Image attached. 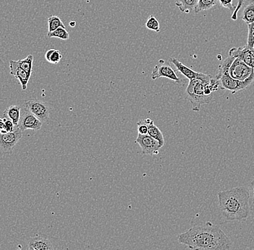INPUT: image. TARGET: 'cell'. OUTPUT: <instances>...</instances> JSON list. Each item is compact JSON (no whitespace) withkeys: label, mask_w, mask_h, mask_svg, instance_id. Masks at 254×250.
<instances>
[{"label":"cell","mask_w":254,"mask_h":250,"mask_svg":"<svg viewBox=\"0 0 254 250\" xmlns=\"http://www.w3.org/2000/svg\"><path fill=\"white\" fill-rule=\"evenodd\" d=\"M217 80H218L220 83V89L228 90L231 92L232 94H236L238 92L246 90L254 82V72L251 77L245 81H239L232 78L228 72L224 73Z\"/></svg>","instance_id":"4"},{"label":"cell","mask_w":254,"mask_h":250,"mask_svg":"<svg viewBox=\"0 0 254 250\" xmlns=\"http://www.w3.org/2000/svg\"><path fill=\"white\" fill-rule=\"evenodd\" d=\"M9 69H10L11 75L14 76L17 80L20 82L23 90H26L28 86V82H29L31 76L25 71H24L20 66H19L18 61L15 60H10L9 61Z\"/></svg>","instance_id":"13"},{"label":"cell","mask_w":254,"mask_h":250,"mask_svg":"<svg viewBox=\"0 0 254 250\" xmlns=\"http://www.w3.org/2000/svg\"><path fill=\"white\" fill-rule=\"evenodd\" d=\"M55 248L50 239L44 234L31 237L28 242V250H53Z\"/></svg>","instance_id":"12"},{"label":"cell","mask_w":254,"mask_h":250,"mask_svg":"<svg viewBox=\"0 0 254 250\" xmlns=\"http://www.w3.org/2000/svg\"><path fill=\"white\" fill-rule=\"evenodd\" d=\"M217 0H198L197 5L194 9L195 13L212 8L217 4Z\"/></svg>","instance_id":"23"},{"label":"cell","mask_w":254,"mask_h":250,"mask_svg":"<svg viewBox=\"0 0 254 250\" xmlns=\"http://www.w3.org/2000/svg\"><path fill=\"white\" fill-rule=\"evenodd\" d=\"M23 132L18 126H16L12 132L0 133V154H11L23 137Z\"/></svg>","instance_id":"5"},{"label":"cell","mask_w":254,"mask_h":250,"mask_svg":"<svg viewBox=\"0 0 254 250\" xmlns=\"http://www.w3.org/2000/svg\"></svg>","instance_id":"35"},{"label":"cell","mask_w":254,"mask_h":250,"mask_svg":"<svg viewBox=\"0 0 254 250\" xmlns=\"http://www.w3.org/2000/svg\"><path fill=\"white\" fill-rule=\"evenodd\" d=\"M220 4L225 8L229 9L232 13L234 12L236 6H235L233 3V0H219Z\"/></svg>","instance_id":"29"},{"label":"cell","mask_w":254,"mask_h":250,"mask_svg":"<svg viewBox=\"0 0 254 250\" xmlns=\"http://www.w3.org/2000/svg\"><path fill=\"white\" fill-rule=\"evenodd\" d=\"M241 19L246 24L249 25L254 22V0H251L250 2L246 6L243 11Z\"/></svg>","instance_id":"18"},{"label":"cell","mask_w":254,"mask_h":250,"mask_svg":"<svg viewBox=\"0 0 254 250\" xmlns=\"http://www.w3.org/2000/svg\"><path fill=\"white\" fill-rule=\"evenodd\" d=\"M178 241L190 250H228L232 247L229 237L211 222L190 228L179 235Z\"/></svg>","instance_id":"1"},{"label":"cell","mask_w":254,"mask_h":250,"mask_svg":"<svg viewBox=\"0 0 254 250\" xmlns=\"http://www.w3.org/2000/svg\"><path fill=\"white\" fill-rule=\"evenodd\" d=\"M0 133H5V131H4V123H3L2 120L0 121Z\"/></svg>","instance_id":"32"},{"label":"cell","mask_w":254,"mask_h":250,"mask_svg":"<svg viewBox=\"0 0 254 250\" xmlns=\"http://www.w3.org/2000/svg\"><path fill=\"white\" fill-rule=\"evenodd\" d=\"M169 60L170 61L176 66L177 70L179 71L181 74H182L183 75L185 76V77L190 80H193V79L195 78H199V77H203V76L205 74L204 73L193 71V69H190V68L188 67V66H186L185 64L181 62L177 58H173L172 57V58H170Z\"/></svg>","instance_id":"14"},{"label":"cell","mask_w":254,"mask_h":250,"mask_svg":"<svg viewBox=\"0 0 254 250\" xmlns=\"http://www.w3.org/2000/svg\"><path fill=\"white\" fill-rule=\"evenodd\" d=\"M235 58H234V57L229 56L220 63V65H219L217 74H216L215 77H214L216 80H218L224 73L228 72L229 71L230 66H231L232 63L234 61Z\"/></svg>","instance_id":"20"},{"label":"cell","mask_w":254,"mask_h":250,"mask_svg":"<svg viewBox=\"0 0 254 250\" xmlns=\"http://www.w3.org/2000/svg\"><path fill=\"white\" fill-rule=\"evenodd\" d=\"M47 37L56 38V39H62V40L67 41L69 39V33L66 31V28H57L53 32H48Z\"/></svg>","instance_id":"22"},{"label":"cell","mask_w":254,"mask_h":250,"mask_svg":"<svg viewBox=\"0 0 254 250\" xmlns=\"http://www.w3.org/2000/svg\"><path fill=\"white\" fill-rule=\"evenodd\" d=\"M249 193L250 210L254 211V180L251 182L250 186H249Z\"/></svg>","instance_id":"28"},{"label":"cell","mask_w":254,"mask_h":250,"mask_svg":"<svg viewBox=\"0 0 254 250\" xmlns=\"http://www.w3.org/2000/svg\"><path fill=\"white\" fill-rule=\"evenodd\" d=\"M75 21H71L70 23H69V25H70V27H71V28H74V27H75Z\"/></svg>","instance_id":"33"},{"label":"cell","mask_w":254,"mask_h":250,"mask_svg":"<svg viewBox=\"0 0 254 250\" xmlns=\"http://www.w3.org/2000/svg\"><path fill=\"white\" fill-rule=\"evenodd\" d=\"M219 207L228 221H246L249 217V193L244 187H236L217 194Z\"/></svg>","instance_id":"2"},{"label":"cell","mask_w":254,"mask_h":250,"mask_svg":"<svg viewBox=\"0 0 254 250\" xmlns=\"http://www.w3.org/2000/svg\"><path fill=\"white\" fill-rule=\"evenodd\" d=\"M249 28L248 33L247 47L249 48H254V22L251 24L247 25Z\"/></svg>","instance_id":"26"},{"label":"cell","mask_w":254,"mask_h":250,"mask_svg":"<svg viewBox=\"0 0 254 250\" xmlns=\"http://www.w3.org/2000/svg\"><path fill=\"white\" fill-rule=\"evenodd\" d=\"M19 66L25 71L30 75H31L32 71H33V56L32 54L28 55L26 58L23 59L19 60Z\"/></svg>","instance_id":"24"},{"label":"cell","mask_w":254,"mask_h":250,"mask_svg":"<svg viewBox=\"0 0 254 250\" xmlns=\"http://www.w3.org/2000/svg\"><path fill=\"white\" fill-rule=\"evenodd\" d=\"M45 58L48 62L52 64H57L63 58V54L60 50L51 49L46 53Z\"/></svg>","instance_id":"19"},{"label":"cell","mask_w":254,"mask_h":250,"mask_svg":"<svg viewBox=\"0 0 254 250\" xmlns=\"http://www.w3.org/2000/svg\"><path fill=\"white\" fill-rule=\"evenodd\" d=\"M138 134L145 135L148 134V126L147 123H146L145 120H142L137 122Z\"/></svg>","instance_id":"27"},{"label":"cell","mask_w":254,"mask_h":250,"mask_svg":"<svg viewBox=\"0 0 254 250\" xmlns=\"http://www.w3.org/2000/svg\"><path fill=\"white\" fill-rule=\"evenodd\" d=\"M145 27L147 29L156 33H159L160 31V23L156 17H154L153 15H150L148 17L145 23Z\"/></svg>","instance_id":"25"},{"label":"cell","mask_w":254,"mask_h":250,"mask_svg":"<svg viewBox=\"0 0 254 250\" xmlns=\"http://www.w3.org/2000/svg\"><path fill=\"white\" fill-rule=\"evenodd\" d=\"M254 72L249 65L244 63L241 58H236L230 66L229 74L232 78L239 81H245L251 77Z\"/></svg>","instance_id":"7"},{"label":"cell","mask_w":254,"mask_h":250,"mask_svg":"<svg viewBox=\"0 0 254 250\" xmlns=\"http://www.w3.org/2000/svg\"><path fill=\"white\" fill-rule=\"evenodd\" d=\"M212 77L210 74H205L199 78L190 80L186 90V93H187V99L190 101L193 111H199L201 105L209 103L213 98V96H206L204 92L206 84L210 82Z\"/></svg>","instance_id":"3"},{"label":"cell","mask_w":254,"mask_h":250,"mask_svg":"<svg viewBox=\"0 0 254 250\" xmlns=\"http://www.w3.org/2000/svg\"><path fill=\"white\" fill-rule=\"evenodd\" d=\"M198 0H175V4L179 7L181 12L190 13L194 11L197 5Z\"/></svg>","instance_id":"17"},{"label":"cell","mask_w":254,"mask_h":250,"mask_svg":"<svg viewBox=\"0 0 254 250\" xmlns=\"http://www.w3.org/2000/svg\"><path fill=\"white\" fill-rule=\"evenodd\" d=\"M229 56L241 58L254 70V48H249L247 46L233 48L229 50Z\"/></svg>","instance_id":"11"},{"label":"cell","mask_w":254,"mask_h":250,"mask_svg":"<svg viewBox=\"0 0 254 250\" xmlns=\"http://www.w3.org/2000/svg\"><path fill=\"white\" fill-rule=\"evenodd\" d=\"M238 2L237 6H236V8L235 9L234 12H233L231 15L232 20H237L238 12H239V10L241 9V7H242V6L244 5L246 0H238Z\"/></svg>","instance_id":"31"},{"label":"cell","mask_w":254,"mask_h":250,"mask_svg":"<svg viewBox=\"0 0 254 250\" xmlns=\"http://www.w3.org/2000/svg\"><path fill=\"white\" fill-rule=\"evenodd\" d=\"M135 143L138 144L142 149V154L151 155V156L158 154L159 150L163 147L158 140L154 139L149 134L142 135V134H138Z\"/></svg>","instance_id":"8"},{"label":"cell","mask_w":254,"mask_h":250,"mask_svg":"<svg viewBox=\"0 0 254 250\" xmlns=\"http://www.w3.org/2000/svg\"><path fill=\"white\" fill-rule=\"evenodd\" d=\"M161 77H166L169 80L174 81L176 83H179L181 82L180 79L178 77L174 69L169 64L165 62L163 59L159 60L158 64L155 65L151 74L152 80H155Z\"/></svg>","instance_id":"9"},{"label":"cell","mask_w":254,"mask_h":250,"mask_svg":"<svg viewBox=\"0 0 254 250\" xmlns=\"http://www.w3.org/2000/svg\"><path fill=\"white\" fill-rule=\"evenodd\" d=\"M42 125V122L40 121L36 115L24 108L23 113L20 117V121L17 126L23 131H26V130L38 131L41 129Z\"/></svg>","instance_id":"10"},{"label":"cell","mask_w":254,"mask_h":250,"mask_svg":"<svg viewBox=\"0 0 254 250\" xmlns=\"http://www.w3.org/2000/svg\"><path fill=\"white\" fill-rule=\"evenodd\" d=\"M21 117V108L19 105H11L7 107L3 113V118H7L13 122L15 126L18 125Z\"/></svg>","instance_id":"15"},{"label":"cell","mask_w":254,"mask_h":250,"mask_svg":"<svg viewBox=\"0 0 254 250\" xmlns=\"http://www.w3.org/2000/svg\"><path fill=\"white\" fill-rule=\"evenodd\" d=\"M24 108L36 115L43 123H49L51 108L47 102L32 98L24 102Z\"/></svg>","instance_id":"6"},{"label":"cell","mask_w":254,"mask_h":250,"mask_svg":"<svg viewBox=\"0 0 254 250\" xmlns=\"http://www.w3.org/2000/svg\"><path fill=\"white\" fill-rule=\"evenodd\" d=\"M2 120V118H0V121H1Z\"/></svg>","instance_id":"34"},{"label":"cell","mask_w":254,"mask_h":250,"mask_svg":"<svg viewBox=\"0 0 254 250\" xmlns=\"http://www.w3.org/2000/svg\"><path fill=\"white\" fill-rule=\"evenodd\" d=\"M2 121L3 123H4V131H5V133L12 132V131L15 130L16 126L14 125L13 122L5 118H3Z\"/></svg>","instance_id":"30"},{"label":"cell","mask_w":254,"mask_h":250,"mask_svg":"<svg viewBox=\"0 0 254 250\" xmlns=\"http://www.w3.org/2000/svg\"><path fill=\"white\" fill-rule=\"evenodd\" d=\"M144 120H145L146 123H147V126H148L149 135L158 140L160 145L163 147L165 145V139L162 131H160L158 126L154 124L153 121L150 118H145Z\"/></svg>","instance_id":"16"},{"label":"cell","mask_w":254,"mask_h":250,"mask_svg":"<svg viewBox=\"0 0 254 250\" xmlns=\"http://www.w3.org/2000/svg\"><path fill=\"white\" fill-rule=\"evenodd\" d=\"M48 26H49V32H53L60 27L65 28L62 19L57 15H52L48 18Z\"/></svg>","instance_id":"21"}]
</instances>
